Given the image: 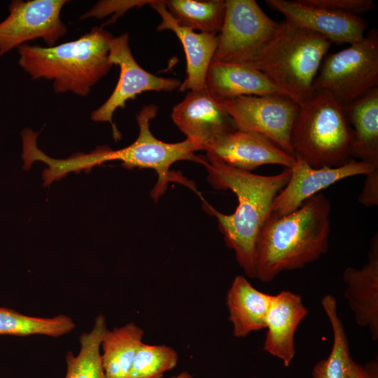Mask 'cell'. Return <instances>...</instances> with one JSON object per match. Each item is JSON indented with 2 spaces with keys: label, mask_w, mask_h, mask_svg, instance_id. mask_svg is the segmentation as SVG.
Listing matches in <instances>:
<instances>
[{
  "label": "cell",
  "mask_w": 378,
  "mask_h": 378,
  "mask_svg": "<svg viewBox=\"0 0 378 378\" xmlns=\"http://www.w3.org/2000/svg\"><path fill=\"white\" fill-rule=\"evenodd\" d=\"M363 368L365 378H378V363L377 361L368 363Z\"/></svg>",
  "instance_id": "obj_30"
},
{
  "label": "cell",
  "mask_w": 378,
  "mask_h": 378,
  "mask_svg": "<svg viewBox=\"0 0 378 378\" xmlns=\"http://www.w3.org/2000/svg\"><path fill=\"white\" fill-rule=\"evenodd\" d=\"M172 118L197 150H206L220 136L237 130L220 101L213 97L206 86L189 91L184 99L174 106Z\"/></svg>",
  "instance_id": "obj_12"
},
{
  "label": "cell",
  "mask_w": 378,
  "mask_h": 378,
  "mask_svg": "<svg viewBox=\"0 0 378 378\" xmlns=\"http://www.w3.org/2000/svg\"><path fill=\"white\" fill-rule=\"evenodd\" d=\"M66 0H15L8 17L0 22V57L29 41L42 39L55 46L67 31L60 18Z\"/></svg>",
  "instance_id": "obj_10"
},
{
  "label": "cell",
  "mask_w": 378,
  "mask_h": 378,
  "mask_svg": "<svg viewBox=\"0 0 378 378\" xmlns=\"http://www.w3.org/2000/svg\"><path fill=\"white\" fill-rule=\"evenodd\" d=\"M178 356L172 347L142 343L135 355L128 378H161L177 364Z\"/></svg>",
  "instance_id": "obj_27"
},
{
  "label": "cell",
  "mask_w": 378,
  "mask_h": 378,
  "mask_svg": "<svg viewBox=\"0 0 378 378\" xmlns=\"http://www.w3.org/2000/svg\"><path fill=\"white\" fill-rule=\"evenodd\" d=\"M75 327L73 320L64 314L53 318H39L0 307V335L27 336L38 334L59 337L70 332Z\"/></svg>",
  "instance_id": "obj_26"
},
{
  "label": "cell",
  "mask_w": 378,
  "mask_h": 378,
  "mask_svg": "<svg viewBox=\"0 0 378 378\" xmlns=\"http://www.w3.org/2000/svg\"><path fill=\"white\" fill-rule=\"evenodd\" d=\"M272 297L257 290L244 276L234 277L226 296L228 319L234 337H244L251 332L266 328Z\"/></svg>",
  "instance_id": "obj_21"
},
{
  "label": "cell",
  "mask_w": 378,
  "mask_h": 378,
  "mask_svg": "<svg viewBox=\"0 0 378 378\" xmlns=\"http://www.w3.org/2000/svg\"><path fill=\"white\" fill-rule=\"evenodd\" d=\"M203 165L214 188L230 190L237 197L238 206L232 214H222L203 198L202 206L217 219L226 245L234 250L246 275L255 278L257 239L271 215L275 197L289 181L290 168L275 175H258L233 167L207 153Z\"/></svg>",
  "instance_id": "obj_1"
},
{
  "label": "cell",
  "mask_w": 378,
  "mask_h": 378,
  "mask_svg": "<svg viewBox=\"0 0 378 378\" xmlns=\"http://www.w3.org/2000/svg\"><path fill=\"white\" fill-rule=\"evenodd\" d=\"M344 297L358 326L368 328L372 340H378V237L372 238L368 260L360 269L347 267L342 275Z\"/></svg>",
  "instance_id": "obj_16"
},
{
  "label": "cell",
  "mask_w": 378,
  "mask_h": 378,
  "mask_svg": "<svg viewBox=\"0 0 378 378\" xmlns=\"http://www.w3.org/2000/svg\"><path fill=\"white\" fill-rule=\"evenodd\" d=\"M309 311L302 297L289 290L272 295L266 318L263 349L288 367L295 355V332Z\"/></svg>",
  "instance_id": "obj_17"
},
{
  "label": "cell",
  "mask_w": 378,
  "mask_h": 378,
  "mask_svg": "<svg viewBox=\"0 0 378 378\" xmlns=\"http://www.w3.org/2000/svg\"><path fill=\"white\" fill-rule=\"evenodd\" d=\"M351 128L350 156L378 170V88L343 107Z\"/></svg>",
  "instance_id": "obj_20"
},
{
  "label": "cell",
  "mask_w": 378,
  "mask_h": 378,
  "mask_svg": "<svg viewBox=\"0 0 378 378\" xmlns=\"http://www.w3.org/2000/svg\"><path fill=\"white\" fill-rule=\"evenodd\" d=\"M377 83L378 31L372 28L348 48L326 54L312 89L344 107L377 88Z\"/></svg>",
  "instance_id": "obj_7"
},
{
  "label": "cell",
  "mask_w": 378,
  "mask_h": 378,
  "mask_svg": "<svg viewBox=\"0 0 378 378\" xmlns=\"http://www.w3.org/2000/svg\"><path fill=\"white\" fill-rule=\"evenodd\" d=\"M205 151L227 164L248 172L270 164L290 168L295 160L263 134L240 130L220 136Z\"/></svg>",
  "instance_id": "obj_15"
},
{
  "label": "cell",
  "mask_w": 378,
  "mask_h": 378,
  "mask_svg": "<svg viewBox=\"0 0 378 378\" xmlns=\"http://www.w3.org/2000/svg\"><path fill=\"white\" fill-rule=\"evenodd\" d=\"M301 3L337 13L360 16L375 7L372 0H299Z\"/></svg>",
  "instance_id": "obj_28"
},
{
  "label": "cell",
  "mask_w": 378,
  "mask_h": 378,
  "mask_svg": "<svg viewBox=\"0 0 378 378\" xmlns=\"http://www.w3.org/2000/svg\"><path fill=\"white\" fill-rule=\"evenodd\" d=\"M150 6L162 18L157 30L168 29L174 32L186 53L187 76L178 90L184 92L203 89L205 88L208 68L218 46V35L196 33L191 29L180 26L168 12L164 1L155 0Z\"/></svg>",
  "instance_id": "obj_18"
},
{
  "label": "cell",
  "mask_w": 378,
  "mask_h": 378,
  "mask_svg": "<svg viewBox=\"0 0 378 378\" xmlns=\"http://www.w3.org/2000/svg\"><path fill=\"white\" fill-rule=\"evenodd\" d=\"M295 159L288 182L274 200L272 216L280 217L295 211L307 199L342 179L378 172L370 164L353 158L340 167L321 168H313L300 158Z\"/></svg>",
  "instance_id": "obj_13"
},
{
  "label": "cell",
  "mask_w": 378,
  "mask_h": 378,
  "mask_svg": "<svg viewBox=\"0 0 378 378\" xmlns=\"http://www.w3.org/2000/svg\"><path fill=\"white\" fill-rule=\"evenodd\" d=\"M351 139L343 107L331 97L313 91L300 104L290 133L294 157L313 168L340 167L351 158Z\"/></svg>",
  "instance_id": "obj_6"
},
{
  "label": "cell",
  "mask_w": 378,
  "mask_h": 378,
  "mask_svg": "<svg viewBox=\"0 0 378 378\" xmlns=\"http://www.w3.org/2000/svg\"><path fill=\"white\" fill-rule=\"evenodd\" d=\"M330 213V200L319 192L293 212L270 216L256 241L255 278L269 283L318 260L328 250Z\"/></svg>",
  "instance_id": "obj_2"
},
{
  "label": "cell",
  "mask_w": 378,
  "mask_h": 378,
  "mask_svg": "<svg viewBox=\"0 0 378 378\" xmlns=\"http://www.w3.org/2000/svg\"><path fill=\"white\" fill-rule=\"evenodd\" d=\"M225 16L213 62L245 65L279 30L254 0H226Z\"/></svg>",
  "instance_id": "obj_8"
},
{
  "label": "cell",
  "mask_w": 378,
  "mask_h": 378,
  "mask_svg": "<svg viewBox=\"0 0 378 378\" xmlns=\"http://www.w3.org/2000/svg\"><path fill=\"white\" fill-rule=\"evenodd\" d=\"M266 4L280 12L290 26L316 33L336 44L359 41L368 27L360 16L308 6L299 0H267Z\"/></svg>",
  "instance_id": "obj_14"
},
{
  "label": "cell",
  "mask_w": 378,
  "mask_h": 378,
  "mask_svg": "<svg viewBox=\"0 0 378 378\" xmlns=\"http://www.w3.org/2000/svg\"><path fill=\"white\" fill-rule=\"evenodd\" d=\"M158 112V107L153 104L145 105L136 115L139 132L136 139L130 146L113 150L106 146L97 147L90 153H76L66 161L71 172L82 170L89 172L95 167L108 161L118 160L127 169L150 168L158 174V181L150 192L156 202L162 195L169 181L183 183L197 192L193 184L176 173H172V164L180 160H190L204 164L206 158L197 156V147L188 139L178 143H166L155 138L150 130V121Z\"/></svg>",
  "instance_id": "obj_5"
},
{
  "label": "cell",
  "mask_w": 378,
  "mask_h": 378,
  "mask_svg": "<svg viewBox=\"0 0 378 378\" xmlns=\"http://www.w3.org/2000/svg\"><path fill=\"white\" fill-rule=\"evenodd\" d=\"M112 37L101 26L75 41L52 47L25 43L18 48V64L33 80H52L56 93L87 96L113 65L109 59Z\"/></svg>",
  "instance_id": "obj_3"
},
{
  "label": "cell",
  "mask_w": 378,
  "mask_h": 378,
  "mask_svg": "<svg viewBox=\"0 0 378 378\" xmlns=\"http://www.w3.org/2000/svg\"><path fill=\"white\" fill-rule=\"evenodd\" d=\"M106 330L105 317L98 315L92 330L80 335L78 354L74 356L71 351L67 352L65 378H106L99 349Z\"/></svg>",
  "instance_id": "obj_25"
},
{
  "label": "cell",
  "mask_w": 378,
  "mask_h": 378,
  "mask_svg": "<svg viewBox=\"0 0 378 378\" xmlns=\"http://www.w3.org/2000/svg\"><path fill=\"white\" fill-rule=\"evenodd\" d=\"M205 86L219 101L239 96H288L260 71L231 63L212 61L206 74Z\"/></svg>",
  "instance_id": "obj_19"
},
{
  "label": "cell",
  "mask_w": 378,
  "mask_h": 378,
  "mask_svg": "<svg viewBox=\"0 0 378 378\" xmlns=\"http://www.w3.org/2000/svg\"><path fill=\"white\" fill-rule=\"evenodd\" d=\"M348 378H365L363 367L353 360Z\"/></svg>",
  "instance_id": "obj_31"
},
{
  "label": "cell",
  "mask_w": 378,
  "mask_h": 378,
  "mask_svg": "<svg viewBox=\"0 0 378 378\" xmlns=\"http://www.w3.org/2000/svg\"><path fill=\"white\" fill-rule=\"evenodd\" d=\"M166 8L181 27L218 35L223 25L226 3L224 0L164 1Z\"/></svg>",
  "instance_id": "obj_23"
},
{
  "label": "cell",
  "mask_w": 378,
  "mask_h": 378,
  "mask_svg": "<svg viewBox=\"0 0 378 378\" xmlns=\"http://www.w3.org/2000/svg\"><path fill=\"white\" fill-rule=\"evenodd\" d=\"M220 102L237 130L263 134L293 155L290 133L300 105L292 98L282 94L239 96Z\"/></svg>",
  "instance_id": "obj_9"
},
{
  "label": "cell",
  "mask_w": 378,
  "mask_h": 378,
  "mask_svg": "<svg viewBox=\"0 0 378 378\" xmlns=\"http://www.w3.org/2000/svg\"><path fill=\"white\" fill-rule=\"evenodd\" d=\"M109 59L120 67L118 83L107 100L93 111L91 119L94 122H110L115 141L121 134L113 122V115L118 108H124L127 101L146 91L172 92L178 89L180 80L155 76L142 69L134 59L129 45L127 33L113 36L109 41Z\"/></svg>",
  "instance_id": "obj_11"
},
{
  "label": "cell",
  "mask_w": 378,
  "mask_h": 378,
  "mask_svg": "<svg viewBox=\"0 0 378 378\" xmlns=\"http://www.w3.org/2000/svg\"><path fill=\"white\" fill-rule=\"evenodd\" d=\"M332 327L333 343L326 359L318 362L313 368V378H348L353 359L350 356L349 341L344 326L337 314V301L331 295L321 301Z\"/></svg>",
  "instance_id": "obj_24"
},
{
  "label": "cell",
  "mask_w": 378,
  "mask_h": 378,
  "mask_svg": "<svg viewBox=\"0 0 378 378\" xmlns=\"http://www.w3.org/2000/svg\"><path fill=\"white\" fill-rule=\"evenodd\" d=\"M332 43L281 22L279 30L244 66L262 73L299 105L312 93L314 80Z\"/></svg>",
  "instance_id": "obj_4"
},
{
  "label": "cell",
  "mask_w": 378,
  "mask_h": 378,
  "mask_svg": "<svg viewBox=\"0 0 378 378\" xmlns=\"http://www.w3.org/2000/svg\"><path fill=\"white\" fill-rule=\"evenodd\" d=\"M153 1H102L97 3L91 10L80 17L84 20L91 17L103 18L113 11H117V16L122 15L126 10L134 6L151 4Z\"/></svg>",
  "instance_id": "obj_29"
},
{
  "label": "cell",
  "mask_w": 378,
  "mask_h": 378,
  "mask_svg": "<svg viewBox=\"0 0 378 378\" xmlns=\"http://www.w3.org/2000/svg\"><path fill=\"white\" fill-rule=\"evenodd\" d=\"M171 378H192V376L190 373L186 371H183L178 374V375L174 376Z\"/></svg>",
  "instance_id": "obj_32"
},
{
  "label": "cell",
  "mask_w": 378,
  "mask_h": 378,
  "mask_svg": "<svg viewBox=\"0 0 378 378\" xmlns=\"http://www.w3.org/2000/svg\"><path fill=\"white\" fill-rule=\"evenodd\" d=\"M144 334L134 323L106 330L101 344L106 378H128L135 355L143 343Z\"/></svg>",
  "instance_id": "obj_22"
}]
</instances>
